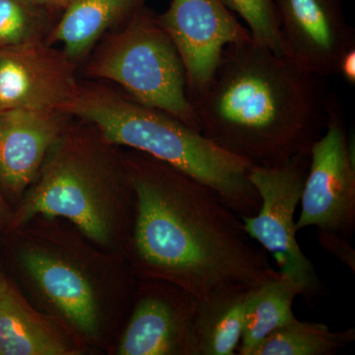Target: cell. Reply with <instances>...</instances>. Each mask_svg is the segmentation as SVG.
<instances>
[{
  "label": "cell",
  "mask_w": 355,
  "mask_h": 355,
  "mask_svg": "<svg viewBox=\"0 0 355 355\" xmlns=\"http://www.w3.org/2000/svg\"><path fill=\"white\" fill-rule=\"evenodd\" d=\"M226 6L246 23L252 38L282 57L288 51L282 39L273 0H223Z\"/></svg>",
  "instance_id": "obj_19"
},
{
  "label": "cell",
  "mask_w": 355,
  "mask_h": 355,
  "mask_svg": "<svg viewBox=\"0 0 355 355\" xmlns=\"http://www.w3.org/2000/svg\"><path fill=\"white\" fill-rule=\"evenodd\" d=\"M303 295L299 282L279 275L277 279L254 289L248 298L238 354L254 350L282 327L297 319L292 311L294 299Z\"/></svg>",
  "instance_id": "obj_15"
},
{
  "label": "cell",
  "mask_w": 355,
  "mask_h": 355,
  "mask_svg": "<svg viewBox=\"0 0 355 355\" xmlns=\"http://www.w3.org/2000/svg\"><path fill=\"white\" fill-rule=\"evenodd\" d=\"M40 179L15 218L16 226L33 217H64L100 244L113 232V195L106 165L76 137H60L46 156Z\"/></svg>",
  "instance_id": "obj_5"
},
{
  "label": "cell",
  "mask_w": 355,
  "mask_h": 355,
  "mask_svg": "<svg viewBox=\"0 0 355 355\" xmlns=\"http://www.w3.org/2000/svg\"><path fill=\"white\" fill-rule=\"evenodd\" d=\"M62 114L13 109L0 112V184L24 190L38 176L62 133Z\"/></svg>",
  "instance_id": "obj_12"
},
{
  "label": "cell",
  "mask_w": 355,
  "mask_h": 355,
  "mask_svg": "<svg viewBox=\"0 0 355 355\" xmlns=\"http://www.w3.org/2000/svg\"><path fill=\"white\" fill-rule=\"evenodd\" d=\"M289 58L324 77L338 76L343 53L355 46L340 0H273Z\"/></svg>",
  "instance_id": "obj_10"
},
{
  "label": "cell",
  "mask_w": 355,
  "mask_h": 355,
  "mask_svg": "<svg viewBox=\"0 0 355 355\" xmlns=\"http://www.w3.org/2000/svg\"><path fill=\"white\" fill-rule=\"evenodd\" d=\"M43 20L32 0H0V49L41 39Z\"/></svg>",
  "instance_id": "obj_20"
},
{
  "label": "cell",
  "mask_w": 355,
  "mask_h": 355,
  "mask_svg": "<svg viewBox=\"0 0 355 355\" xmlns=\"http://www.w3.org/2000/svg\"><path fill=\"white\" fill-rule=\"evenodd\" d=\"M309 164L310 154H302L275 167L251 166L249 179L260 196L261 207L254 216L241 218L247 234L275 259L280 275L301 284L302 297L312 307L324 288L299 246L294 217Z\"/></svg>",
  "instance_id": "obj_6"
},
{
  "label": "cell",
  "mask_w": 355,
  "mask_h": 355,
  "mask_svg": "<svg viewBox=\"0 0 355 355\" xmlns=\"http://www.w3.org/2000/svg\"><path fill=\"white\" fill-rule=\"evenodd\" d=\"M69 354L64 342L28 310L0 275V355Z\"/></svg>",
  "instance_id": "obj_16"
},
{
  "label": "cell",
  "mask_w": 355,
  "mask_h": 355,
  "mask_svg": "<svg viewBox=\"0 0 355 355\" xmlns=\"http://www.w3.org/2000/svg\"><path fill=\"white\" fill-rule=\"evenodd\" d=\"M80 89L73 60L41 39L0 49V112L67 114Z\"/></svg>",
  "instance_id": "obj_9"
},
{
  "label": "cell",
  "mask_w": 355,
  "mask_h": 355,
  "mask_svg": "<svg viewBox=\"0 0 355 355\" xmlns=\"http://www.w3.org/2000/svg\"><path fill=\"white\" fill-rule=\"evenodd\" d=\"M251 291H231L198 301L193 324L198 355L236 354Z\"/></svg>",
  "instance_id": "obj_17"
},
{
  "label": "cell",
  "mask_w": 355,
  "mask_h": 355,
  "mask_svg": "<svg viewBox=\"0 0 355 355\" xmlns=\"http://www.w3.org/2000/svg\"><path fill=\"white\" fill-rule=\"evenodd\" d=\"M2 211H3V207H2L1 198H0V217H1Z\"/></svg>",
  "instance_id": "obj_24"
},
{
  "label": "cell",
  "mask_w": 355,
  "mask_h": 355,
  "mask_svg": "<svg viewBox=\"0 0 355 355\" xmlns=\"http://www.w3.org/2000/svg\"><path fill=\"white\" fill-rule=\"evenodd\" d=\"M37 6L65 7L70 6L73 0H32Z\"/></svg>",
  "instance_id": "obj_23"
},
{
  "label": "cell",
  "mask_w": 355,
  "mask_h": 355,
  "mask_svg": "<svg viewBox=\"0 0 355 355\" xmlns=\"http://www.w3.org/2000/svg\"><path fill=\"white\" fill-rule=\"evenodd\" d=\"M317 239L326 251L355 272V251L349 239L324 231H318Z\"/></svg>",
  "instance_id": "obj_21"
},
{
  "label": "cell",
  "mask_w": 355,
  "mask_h": 355,
  "mask_svg": "<svg viewBox=\"0 0 355 355\" xmlns=\"http://www.w3.org/2000/svg\"><path fill=\"white\" fill-rule=\"evenodd\" d=\"M89 73L119 84L132 99L200 132L182 58L157 16L140 8L99 51Z\"/></svg>",
  "instance_id": "obj_4"
},
{
  "label": "cell",
  "mask_w": 355,
  "mask_h": 355,
  "mask_svg": "<svg viewBox=\"0 0 355 355\" xmlns=\"http://www.w3.org/2000/svg\"><path fill=\"white\" fill-rule=\"evenodd\" d=\"M128 170L135 195L133 247L147 275L198 301L279 279L241 216L212 189L141 153L130 159Z\"/></svg>",
  "instance_id": "obj_1"
},
{
  "label": "cell",
  "mask_w": 355,
  "mask_h": 355,
  "mask_svg": "<svg viewBox=\"0 0 355 355\" xmlns=\"http://www.w3.org/2000/svg\"><path fill=\"white\" fill-rule=\"evenodd\" d=\"M22 263L44 295L77 330L87 336L97 333V301L83 273L67 261L40 251L26 252Z\"/></svg>",
  "instance_id": "obj_13"
},
{
  "label": "cell",
  "mask_w": 355,
  "mask_h": 355,
  "mask_svg": "<svg viewBox=\"0 0 355 355\" xmlns=\"http://www.w3.org/2000/svg\"><path fill=\"white\" fill-rule=\"evenodd\" d=\"M157 20L182 58L191 103L209 86L229 44L252 38L223 0H172Z\"/></svg>",
  "instance_id": "obj_8"
},
{
  "label": "cell",
  "mask_w": 355,
  "mask_h": 355,
  "mask_svg": "<svg viewBox=\"0 0 355 355\" xmlns=\"http://www.w3.org/2000/svg\"><path fill=\"white\" fill-rule=\"evenodd\" d=\"M333 97L327 78L251 38L229 44L193 105L200 133L216 146L250 166L275 167L309 155Z\"/></svg>",
  "instance_id": "obj_2"
},
{
  "label": "cell",
  "mask_w": 355,
  "mask_h": 355,
  "mask_svg": "<svg viewBox=\"0 0 355 355\" xmlns=\"http://www.w3.org/2000/svg\"><path fill=\"white\" fill-rule=\"evenodd\" d=\"M198 300L177 284L144 292L119 345L121 355H198L193 324Z\"/></svg>",
  "instance_id": "obj_11"
},
{
  "label": "cell",
  "mask_w": 355,
  "mask_h": 355,
  "mask_svg": "<svg viewBox=\"0 0 355 355\" xmlns=\"http://www.w3.org/2000/svg\"><path fill=\"white\" fill-rule=\"evenodd\" d=\"M354 340V328L331 331L326 324L296 319L266 338L253 355H335Z\"/></svg>",
  "instance_id": "obj_18"
},
{
  "label": "cell",
  "mask_w": 355,
  "mask_h": 355,
  "mask_svg": "<svg viewBox=\"0 0 355 355\" xmlns=\"http://www.w3.org/2000/svg\"><path fill=\"white\" fill-rule=\"evenodd\" d=\"M69 114L94 125L110 144L132 147L205 184L240 216L260 209L251 166L174 116L103 89H80Z\"/></svg>",
  "instance_id": "obj_3"
},
{
  "label": "cell",
  "mask_w": 355,
  "mask_h": 355,
  "mask_svg": "<svg viewBox=\"0 0 355 355\" xmlns=\"http://www.w3.org/2000/svg\"><path fill=\"white\" fill-rule=\"evenodd\" d=\"M296 230L318 231L350 239L355 232V164L342 106L334 96L326 130L315 142L301 195Z\"/></svg>",
  "instance_id": "obj_7"
},
{
  "label": "cell",
  "mask_w": 355,
  "mask_h": 355,
  "mask_svg": "<svg viewBox=\"0 0 355 355\" xmlns=\"http://www.w3.org/2000/svg\"><path fill=\"white\" fill-rule=\"evenodd\" d=\"M144 0H73L53 32L72 60L83 57L112 26L130 18Z\"/></svg>",
  "instance_id": "obj_14"
},
{
  "label": "cell",
  "mask_w": 355,
  "mask_h": 355,
  "mask_svg": "<svg viewBox=\"0 0 355 355\" xmlns=\"http://www.w3.org/2000/svg\"><path fill=\"white\" fill-rule=\"evenodd\" d=\"M338 76L343 77L345 83L355 84V46L349 49L340 58L338 65Z\"/></svg>",
  "instance_id": "obj_22"
}]
</instances>
